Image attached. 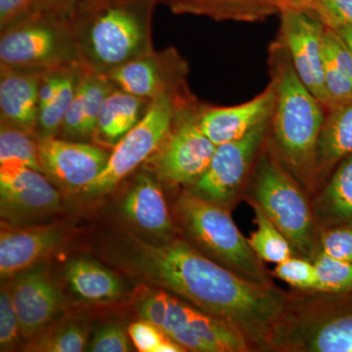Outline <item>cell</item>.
I'll return each instance as SVG.
<instances>
[{"label": "cell", "mask_w": 352, "mask_h": 352, "mask_svg": "<svg viewBox=\"0 0 352 352\" xmlns=\"http://www.w3.org/2000/svg\"><path fill=\"white\" fill-rule=\"evenodd\" d=\"M135 263L155 283L230 324L256 346H267L288 307V298L279 289L240 276L184 241L138 243Z\"/></svg>", "instance_id": "6da1fadb"}, {"label": "cell", "mask_w": 352, "mask_h": 352, "mask_svg": "<svg viewBox=\"0 0 352 352\" xmlns=\"http://www.w3.org/2000/svg\"><path fill=\"white\" fill-rule=\"evenodd\" d=\"M152 0H80L68 11L80 67L108 76L154 50Z\"/></svg>", "instance_id": "7a4b0ae2"}, {"label": "cell", "mask_w": 352, "mask_h": 352, "mask_svg": "<svg viewBox=\"0 0 352 352\" xmlns=\"http://www.w3.org/2000/svg\"><path fill=\"white\" fill-rule=\"evenodd\" d=\"M273 82L276 99L271 120L280 160L303 184L314 186L324 106L296 75L288 54L278 64Z\"/></svg>", "instance_id": "3957f363"}, {"label": "cell", "mask_w": 352, "mask_h": 352, "mask_svg": "<svg viewBox=\"0 0 352 352\" xmlns=\"http://www.w3.org/2000/svg\"><path fill=\"white\" fill-rule=\"evenodd\" d=\"M0 64L34 72L80 67L68 13L43 6L1 30Z\"/></svg>", "instance_id": "277c9868"}, {"label": "cell", "mask_w": 352, "mask_h": 352, "mask_svg": "<svg viewBox=\"0 0 352 352\" xmlns=\"http://www.w3.org/2000/svg\"><path fill=\"white\" fill-rule=\"evenodd\" d=\"M178 214L191 237L222 265L261 285H272L263 261L252 251L228 210L189 190L177 200Z\"/></svg>", "instance_id": "5b68a950"}, {"label": "cell", "mask_w": 352, "mask_h": 352, "mask_svg": "<svg viewBox=\"0 0 352 352\" xmlns=\"http://www.w3.org/2000/svg\"><path fill=\"white\" fill-rule=\"evenodd\" d=\"M256 203L302 258L318 251L316 219L307 197L279 162L264 157L252 189Z\"/></svg>", "instance_id": "8992f818"}, {"label": "cell", "mask_w": 352, "mask_h": 352, "mask_svg": "<svg viewBox=\"0 0 352 352\" xmlns=\"http://www.w3.org/2000/svg\"><path fill=\"white\" fill-rule=\"evenodd\" d=\"M182 92H170L153 99L138 124L127 132L109 157L103 171L82 190L90 196L109 193L163 144L178 113L188 104Z\"/></svg>", "instance_id": "52a82bcc"}, {"label": "cell", "mask_w": 352, "mask_h": 352, "mask_svg": "<svg viewBox=\"0 0 352 352\" xmlns=\"http://www.w3.org/2000/svg\"><path fill=\"white\" fill-rule=\"evenodd\" d=\"M340 296L338 305L320 314L279 319L267 346L286 351L352 352V293Z\"/></svg>", "instance_id": "ba28073f"}, {"label": "cell", "mask_w": 352, "mask_h": 352, "mask_svg": "<svg viewBox=\"0 0 352 352\" xmlns=\"http://www.w3.org/2000/svg\"><path fill=\"white\" fill-rule=\"evenodd\" d=\"M198 111L184 106L168 138L151 157L155 175L170 185L194 184L207 170L215 146L198 122Z\"/></svg>", "instance_id": "9c48e42d"}, {"label": "cell", "mask_w": 352, "mask_h": 352, "mask_svg": "<svg viewBox=\"0 0 352 352\" xmlns=\"http://www.w3.org/2000/svg\"><path fill=\"white\" fill-rule=\"evenodd\" d=\"M270 122L256 127L238 140L217 145L207 170L189 191L221 207L230 205L239 193L263 144Z\"/></svg>", "instance_id": "30bf717a"}, {"label": "cell", "mask_w": 352, "mask_h": 352, "mask_svg": "<svg viewBox=\"0 0 352 352\" xmlns=\"http://www.w3.org/2000/svg\"><path fill=\"white\" fill-rule=\"evenodd\" d=\"M161 329L186 351L242 352L250 346L238 329L173 296Z\"/></svg>", "instance_id": "8fae6325"}, {"label": "cell", "mask_w": 352, "mask_h": 352, "mask_svg": "<svg viewBox=\"0 0 352 352\" xmlns=\"http://www.w3.org/2000/svg\"><path fill=\"white\" fill-rule=\"evenodd\" d=\"M279 13L285 50L296 75L324 108L328 109L323 59L326 25L314 14L305 9L284 7Z\"/></svg>", "instance_id": "7c38bea8"}, {"label": "cell", "mask_w": 352, "mask_h": 352, "mask_svg": "<svg viewBox=\"0 0 352 352\" xmlns=\"http://www.w3.org/2000/svg\"><path fill=\"white\" fill-rule=\"evenodd\" d=\"M1 217L12 223L39 219L59 210V191L43 173L19 162L0 163Z\"/></svg>", "instance_id": "4fadbf2b"}, {"label": "cell", "mask_w": 352, "mask_h": 352, "mask_svg": "<svg viewBox=\"0 0 352 352\" xmlns=\"http://www.w3.org/2000/svg\"><path fill=\"white\" fill-rule=\"evenodd\" d=\"M38 151L44 175L69 190L88 186L105 168L111 154L100 146L57 136L39 138Z\"/></svg>", "instance_id": "5bb4252c"}, {"label": "cell", "mask_w": 352, "mask_h": 352, "mask_svg": "<svg viewBox=\"0 0 352 352\" xmlns=\"http://www.w3.org/2000/svg\"><path fill=\"white\" fill-rule=\"evenodd\" d=\"M184 67L175 50H153L120 67L108 78L124 91L153 100L160 95L183 91Z\"/></svg>", "instance_id": "9a60e30c"}, {"label": "cell", "mask_w": 352, "mask_h": 352, "mask_svg": "<svg viewBox=\"0 0 352 352\" xmlns=\"http://www.w3.org/2000/svg\"><path fill=\"white\" fill-rule=\"evenodd\" d=\"M275 99L276 90L272 82L263 94L240 105L199 109V126L215 146L238 140L270 122Z\"/></svg>", "instance_id": "2e32d148"}, {"label": "cell", "mask_w": 352, "mask_h": 352, "mask_svg": "<svg viewBox=\"0 0 352 352\" xmlns=\"http://www.w3.org/2000/svg\"><path fill=\"white\" fill-rule=\"evenodd\" d=\"M9 289L21 335L25 339L36 337L63 305V296L56 285L41 270L21 275Z\"/></svg>", "instance_id": "e0dca14e"}, {"label": "cell", "mask_w": 352, "mask_h": 352, "mask_svg": "<svg viewBox=\"0 0 352 352\" xmlns=\"http://www.w3.org/2000/svg\"><path fill=\"white\" fill-rule=\"evenodd\" d=\"M59 224L6 227L0 233V275L15 276L31 267L57 247L64 237Z\"/></svg>", "instance_id": "ac0fdd59"}, {"label": "cell", "mask_w": 352, "mask_h": 352, "mask_svg": "<svg viewBox=\"0 0 352 352\" xmlns=\"http://www.w3.org/2000/svg\"><path fill=\"white\" fill-rule=\"evenodd\" d=\"M0 72L1 124L36 135L38 90L44 72L25 71L4 66H0Z\"/></svg>", "instance_id": "d6986e66"}, {"label": "cell", "mask_w": 352, "mask_h": 352, "mask_svg": "<svg viewBox=\"0 0 352 352\" xmlns=\"http://www.w3.org/2000/svg\"><path fill=\"white\" fill-rule=\"evenodd\" d=\"M122 212L139 228L166 237L173 232V221L166 198L156 179L149 173H139L129 190Z\"/></svg>", "instance_id": "ffe728a7"}, {"label": "cell", "mask_w": 352, "mask_h": 352, "mask_svg": "<svg viewBox=\"0 0 352 352\" xmlns=\"http://www.w3.org/2000/svg\"><path fill=\"white\" fill-rule=\"evenodd\" d=\"M151 101L113 88L102 104L92 139L97 144L115 147L144 117Z\"/></svg>", "instance_id": "44dd1931"}, {"label": "cell", "mask_w": 352, "mask_h": 352, "mask_svg": "<svg viewBox=\"0 0 352 352\" xmlns=\"http://www.w3.org/2000/svg\"><path fill=\"white\" fill-rule=\"evenodd\" d=\"M314 212L321 229L352 224V155L338 164L325 188L314 201Z\"/></svg>", "instance_id": "7402d4cb"}, {"label": "cell", "mask_w": 352, "mask_h": 352, "mask_svg": "<svg viewBox=\"0 0 352 352\" xmlns=\"http://www.w3.org/2000/svg\"><path fill=\"white\" fill-rule=\"evenodd\" d=\"M352 155V100L330 115L322 127L316 152V177Z\"/></svg>", "instance_id": "603a6c76"}, {"label": "cell", "mask_w": 352, "mask_h": 352, "mask_svg": "<svg viewBox=\"0 0 352 352\" xmlns=\"http://www.w3.org/2000/svg\"><path fill=\"white\" fill-rule=\"evenodd\" d=\"M176 14L208 16L214 20L258 21L279 12L270 0H168Z\"/></svg>", "instance_id": "cb8c5ba5"}, {"label": "cell", "mask_w": 352, "mask_h": 352, "mask_svg": "<svg viewBox=\"0 0 352 352\" xmlns=\"http://www.w3.org/2000/svg\"><path fill=\"white\" fill-rule=\"evenodd\" d=\"M66 278L74 293L87 302H108L122 294L119 278L100 264L87 259L72 261L66 267Z\"/></svg>", "instance_id": "d4e9b609"}, {"label": "cell", "mask_w": 352, "mask_h": 352, "mask_svg": "<svg viewBox=\"0 0 352 352\" xmlns=\"http://www.w3.org/2000/svg\"><path fill=\"white\" fill-rule=\"evenodd\" d=\"M256 215V230L248 239L250 245L261 261L278 264L291 258L293 247L279 228L263 210L252 201Z\"/></svg>", "instance_id": "484cf974"}, {"label": "cell", "mask_w": 352, "mask_h": 352, "mask_svg": "<svg viewBox=\"0 0 352 352\" xmlns=\"http://www.w3.org/2000/svg\"><path fill=\"white\" fill-rule=\"evenodd\" d=\"M82 67H72L65 69L61 83L54 99L38 113L36 135L38 138L57 136L67 111L75 96L78 76Z\"/></svg>", "instance_id": "4316f807"}, {"label": "cell", "mask_w": 352, "mask_h": 352, "mask_svg": "<svg viewBox=\"0 0 352 352\" xmlns=\"http://www.w3.org/2000/svg\"><path fill=\"white\" fill-rule=\"evenodd\" d=\"M8 161L19 162L32 170L43 173L39 159L38 136L17 127L1 124L0 163Z\"/></svg>", "instance_id": "83f0119b"}, {"label": "cell", "mask_w": 352, "mask_h": 352, "mask_svg": "<svg viewBox=\"0 0 352 352\" xmlns=\"http://www.w3.org/2000/svg\"><path fill=\"white\" fill-rule=\"evenodd\" d=\"M316 282L314 291L338 296L352 293V263L317 251L311 258Z\"/></svg>", "instance_id": "f1b7e54d"}, {"label": "cell", "mask_w": 352, "mask_h": 352, "mask_svg": "<svg viewBox=\"0 0 352 352\" xmlns=\"http://www.w3.org/2000/svg\"><path fill=\"white\" fill-rule=\"evenodd\" d=\"M88 333L85 326L72 323L41 333L32 340L25 351L41 352H80L87 346Z\"/></svg>", "instance_id": "f546056e"}, {"label": "cell", "mask_w": 352, "mask_h": 352, "mask_svg": "<svg viewBox=\"0 0 352 352\" xmlns=\"http://www.w3.org/2000/svg\"><path fill=\"white\" fill-rule=\"evenodd\" d=\"M273 275L300 289H314L316 282L314 261L307 258L285 259L276 264Z\"/></svg>", "instance_id": "4dcf8cb0"}, {"label": "cell", "mask_w": 352, "mask_h": 352, "mask_svg": "<svg viewBox=\"0 0 352 352\" xmlns=\"http://www.w3.org/2000/svg\"><path fill=\"white\" fill-rule=\"evenodd\" d=\"M318 245V251L352 263V224L321 229Z\"/></svg>", "instance_id": "1f68e13d"}, {"label": "cell", "mask_w": 352, "mask_h": 352, "mask_svg": "<svg viewBox=\"0 0 352 352\" xmlns=\"http://www.w3.org/2000/svg\"><path fill=\"white\" fill-rule=\"evenodd\" d=\"M308 11L331 29L352 28V0H314Z\"/></svg>", "instance_id": "d6a6232c"}, {"label": "cell", "mask_w": 352, "mask_h": 352, "mask_svg": "<svg viewBox=\"0 0 352 352\" xmlns=\"http://www.w3.org/2000/svg\"><path fill=\"white\" fill-rule=\"evenodd\" d=\"M21 333L19 321L11 300L10 289L2 287L0 294V347L1 351L15 346Z\"/></svg>", "instance_id": "836d02e7"}, {"label": "cell", "mask_w": 352, "mask_h": 352, "mask_svg": "<svg viewBox=\"0 0 352 352\" xmlns=\"http://www.w3.org/2000/svg\"><path fill=\"white\" fill-rule=\"evenodd\" d=\"M88 349V351L94 352H126L131 349L126 333L116 324L99 329Z\"/></svg>", "instance_id": "e575fe53"}, {"label": "cell", "mask_w": 352, "mask_h": 352, "mask_svg": "<svg viewBox=\"0 0 352 352\" xmlns=\"http://www.w3.org/2000/svg\"><path fill=\"white\" fill-rule=\"evenodd\" d=\"M129 333L134 346L140 352H156L162 342L170 339L161 329L145 319L132 323Z\"/></svg>", "instance_id": "d590c367"}, {"label": "cell", "mask_w": 352, "mask_h": 352, "mask_svg": "<svg viewBox=\"0 0 352 352\" xmlns=\"http://www.w3.org/2000/svg\"><path fill=\"white\" fill-rule=\"evenodd\" d=\"M170 296V295L164 291H153L148 293L139 303V314L142 319L151 322L161 329L168 310Z\"/></svg>", "instance_id": "8d00e7d4"}, {"label": "cell", "mask_w": 352, "mask_h": 352, "mask_svg": "<svg viewBox=\"0 0 352 352\" xmlns=\"http://www.w3.org/2000/svg\"><path fill=\"white\" fill-rule=\"evenodd\" d=\"M43 7V0H0V29L3 30Z\"/></svg>", "instance_id": "74e56055"}, {"label": "cell", "mask_w": 352, "mask_h": 352, "mask_svg": "<svg viewBox=\"0 0 352 352\" xmlns=\"http://www.w3.org/2000/svg\"><path fill=\"white\" fill-rule=\"evenodd\" d=\"M280 9L284 7H294V8L305 9L310 10L314 0H270Z\"/></svg>", "instance_id": "f35d334b"}, {"label": "cell", "mask_w": 352, "mask_h": 352, "mask_svg": "<svg viewBox=\"0 0 352 352\" xmlns=\"http://www.w3.org/2000/svg\"><path fill=\"white\" fill-rule=\"evenodd\" d=\"M78 1L80 0H43V6L62 12H68Z\"/></svg>", "instance_id": "ab89813d"}, {"label": "cell", "mask_w": 352, "mask_h": 352, "mask_svg": "<svg viewBox=\"0 0 352 352\" xmlns=\"http://www.w3.org/2000/svg\"><path fill=\"white\" fill-rule=\"evenodd\" d=\"M339 34L342 41L346 43L347 47L349 48L352 54V28L351 27H342L338 28V29L333 30Z\"/></svg>", "instance_id": "60d3db41"}, {"label": "cell", "mask_w": 352, "mask_h": 352, "mask_svg": "<svg viewBox=\"0 0 352 352\" xmlns=\"http://www.w3.org/2000/svg\"><path fill=\"white\" fill-rule=\"evenodd\" d=\"M152 1L156 2V3H159V2H168V0H152Z\"/></svg>", "instance_id": "b9f144b4"}]
</instances>
